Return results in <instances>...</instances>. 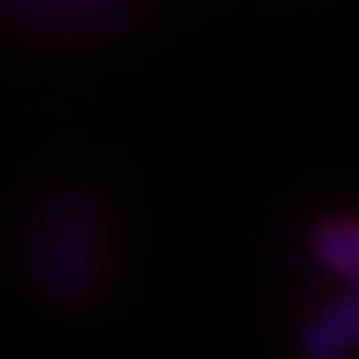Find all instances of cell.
<instances>
[{
  "label": "cell",
  "instance_id": "1",
  "mask_svg": "<svg viewBox=\"0 0 359 359\" xmlns=\"http://www.w3.org/2000/svg\"><path fill=\"white\" fill-rule=\"evenodd\" d=\"M92 246L88 227L81 220H62L52 227V246H48V283L62 293H77L88 283Z\"/></svg>",
  "mask_w": 359,
  "mask_h": 359
},
{
  "label": "cell",
  "instance_id": "2",
  "mask_svg": "<svg viewBox=\"0 0 359 359\" xmlns=\"http://www.w3.org/2000/svg\"><path fill=\"white\" fill-rule=\"evenodd\" d=\"M359 345V297H345L330 304L326 312L312 323L304 337V355L308 359H341Z\"/></svg>",
  "mask_w": 359,
  "mask_h": 359
},
{
  "label": "cell",
  "instance_id": "3",
  "mask_svg": "<svg viewBox=\"0 0 359 359\" xmlns=\"http://www.w3.org/2000/svg\"><path fill=\"white\" fill-rule=\"evenodd\" d=\"M316 257L326 268L359 283V227L355 224H330L316 238Z\"/></svg>",
  "mask_w": 359,
  "mask_h": 359
}]
</instances>
